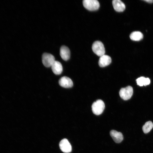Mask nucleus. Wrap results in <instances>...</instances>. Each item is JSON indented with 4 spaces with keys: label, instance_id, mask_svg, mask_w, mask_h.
Wrapping results in <instances>:
<instances>
[{
    "label": "nucleus",
    "instance_id": "obj_1",
    "mask_svg": "<svg viewBox=\"0 0 153 153\" xmlns=\"http://www.w3.org/2000/svg\"><path fill=\"white\" fill-rule=\"evenodd\" d=\"M105 108L103 101L99 99L94 102L92 106V110L93 113L96 115H99L103 112Z\"/></svg>",
    "mask_w": 153,
    "mask_h": 153
},
{
    "label": "nucleus",
    "instance_id": "obj_2",
    "mask_svg": "<svg viewBox=\"0 0 153 153\" xmlns=\"http://www.w3.org/2000/svg\"><path fill=\"white\" fill-rule=\"evenodd\" d=\"M92 49L97 56L101 57L105 54V50L103 43L99 41H95L93 44Z\"/></svg>",
    "mask_w": 153,
    "mask_h": 153
},
{
    "label": "nucleus",
    "instance_id": "obj_3",
    "mask_svg": "<svg viewBox=\"0 0 153 153\" xmlns=\"http://www.w3.org/2000/svg\"><path fill=\"white\" fill-rule=\"evenodd\" d=\"M133 93V88L130 86L121 88L119 92L121 98L125 100L129 99L132 96Z\"/></svg>",
    "mask_w": 153,
    "mask_h": 153
},
{
    "label": "nucleus",
    "instance_id": "obj_4",
    "mask_svg": "<svg viewBox=\"0 0 153 153\" xmlns=\"http://www.w3.org/2000/svg\"><path fill=\"white\" fill-rule=\"evenodd\" d=\"M83 4L86 8L90 11L97 10L100 6L99 2L97 0H84Z\"/></svg>",
    "mask_w": 153,
    "mask_h": 153
},
{
    "label": "nucleus",
    "instance_id": "obj_5",
    "mask_svg": "<svg viewBox=\"0 0 153 153\" xmlns=\"http://www.w3.org/2000/svg\"><path fill=\"white\" fill-rule=\"evenodd\" d=\"M55 61L54 56L52 54L44 53L42 56V61L43 65L46 67H51Z\"/></svg>",
    "mask_w": 153,
    "mask_h": 153
},
{
    "label": "nucleus",
    "instance_id": "obj_6",
    "mask_svg": "<svg viewBox=\"0 0 153 153\" xmlns=\"http://www.w3.org/2000/svg\"><path fill=\"white\" fill-rule=\"evenodd\" d=\"M60 148L63 152L69 153L72 150L71 145L67 139H64L62 140L59 144Z\"/></svg>",
    "mask_w": 153,
    "mask_h": 153
},
{
    "label": "nucleus",
    "instance_id": "obj_7",
    "mask_svg": "<svg viewBox=\"0 0 153 153\" xmlns=\"http://www.w3.org/2000/svg\"><path fill=\"white\" fill-rule=\"evenodd\" d=\"M59 85L65 88H70L72 87L73 83L72 80L69 77L64 76L61 77L59 81Z\"/></svg>",
    "mask_w": 153,
    "mask_h": 153
},
{
    "label": "nucleus",
    "instance_id": "obj_8",
    "mask_svg": "<svg viewBox=\"0 0 153 153\" xmlns=\"http://www.w3.org/2000/svg\"><path fill=\"white\" fill-rule=\"evenodd\" d=\"M111 62V59L108 55H104L99 59L98 63L100 67H104L109 65Z\"/></svg>",
    "mask_w": 153,
    "mask_h": 153
},
{
    "label": "nucleus",
    "instance_id": "obj_9",
    "mask_svg": "<svg viewBox=\"0 0 153 153\" xmlns=\"http://www.w3.org/2000/svg\"><path fill=\"white\" fill-rule=\"evenodd\" d=\"M60 54L64 60L67 61L70 58V51L69 48L65 46H61L60 50Z\"/></svg>",
    "mask_w": 153,
    "mask_h": 153
},
{
    "label": "nucleus",
    "instance_id": "obj_10",
    "mask_svg": "<svg viewBox=\"0 0 153 153\" xmlns=\"http://www.w3.org/2000/svg\"><path fill=\"white\" fill-rule=\"evenodd\" d=\"M110 135L114 141L117 143L121 142L123 139L122 133L115 130H112L110 132Z\"/></svg>",
    "mask_w": 153,
    "mask_h": 153
},
{
    "label": "nucleus",
    "instance_id": "obj_11",
    "mask_svg": "<svg viewBox=\"0 0 153 153\" xmlns=\"http://www.w3.org/2000/svg\"><path fill=\"white\" fill-rule=\"evenodd\" d=\"M51 67L53 73L56 75H60L62 72V65L61 63L58 61L55 60Z\"/></svg>",
    "mask_w": 153,
    "mask_h": 153
},
{
    "label": "nucleus",
    "instance_id": "obj_12",
    "mask_svg": "<svg viewBox=\"0 0 153 153\" xmlns=\"http://www.w3.org/2000/svg\"><path fill=\"white\" fill-rule=\"evenodd\" d=\"M112 4L114 9L117 12H123L125 9L124 4L120 0H114Z\"/></svg>",
    "mask_w": 153,
    "mask_h": 153
},
{
    "label": "nucleus",
    "instance_id": "obj_13",
    "mask_svg": "<svg viewBox=\"0 0 153 153\" xmlns=\"http://www.w3.org/2000/svg\"><path fill=\"white\" fill-rule=\"evenodd\" d=\"M143 34L139 31H135L132 32L130 35V39L132 40L138 41L142 39L143 38Z\"/></svg>",
    "mask_w": 153,
    "mask_h": 153
},
{
    "label": "nucleus",
    "instance_id": "obj_14",
    "mask_svg": "<svg viewBox=\"0 0 153 153\" xmlns=\"http://www.w3.org/2000/svg\"><path fill=\"white\" fill-rule=\"evenodd\" d=\"M136 81L137 84L141 86L149 85L150 82L149 78H145L143 76H141L138 78L136 79Z\"/></svg>",
    "mask_w": 153,
    "mask_h": 153
},
{
    "label": "nucleus",
    "instance_id": "obj_15",
    "mask_svg": "<svg viewBox=\"0 0 153 153\" xmlns=\"http://www.w3.org/2000/svg\"><path fill=\"white\" fill-rule=\"evenodd\" d=\"M153 127V123L151 121L146 122L143 126L142 129L143 132L147 133L149 132Z\"/></svg>",
    "mask_w": 153,
    "mask_h": 153
},
{
    "label": "nucleus",
    "instance_id": "obj_16",
    "mask_svg": "<svg viewBox=\"0 0 153 153\" xmlns=\"http://www.w3.org/2000/svg\"><path fill=\"white\" fill-rule=\"evenodd\" d=\"M147 3H153V0H143Z\"/></svg>",
    "mask_w": 153,
    "mask_h": 153
}]
</instances>
